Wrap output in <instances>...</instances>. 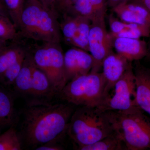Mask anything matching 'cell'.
<instances>
[{"instance_id": "1", "label": "cell", "mask_w": 150, "mask_h": 150, "mask_svg": "<svg viewBox=\"0 0 150 150\" xmlns=\"http://www.w3.org/2000/svg\"><path fill=\"white\" fill-rule=\"evenodd\" d=\"M71 105L37 100L29 103L23 112L21 127L26 144L36 148L64 137L74 111Z\"/></svg>"}, {"instance_id": "2", "label": "cell", "mask_w": 150, "mask_h": 150, "mask_svg": "<svg viewBox=\"0 0 150 150\" xmlns=\"http://www.w3.org/2000/svg\"><path fill=\"white\" fill-rule=\"evenodd\" d=\"M59 15L39 0H25L18 32L22 38L35 41L61 43L62 36Z\"/></svg>"}, {"instance_id": "3", "label": "cell", "mask_w": 150, "mask_h": 150, "mask_svg": "<svg viewBox=\"0 0 150 150\" xmlns=\"http://www.w3.org/2000/svg\"><path fill=\"white\" fill-rule=\"evenodd\" d=\"M115 132L110 111L88 106L74 110L67 131L77 147L91 144Z\"/></svg>"}, {"instance_id": "4", "label": "cell", "mask_w": 150, "mask_h": 150, "mask_svg": "<svg viewBox=\"0 0 150 150\" xmlns=\"http://www.w3.org/2000/svg\"><path fill=\"white\" fill-rule=\"evenodd\" d=\"M113 128L127 150L150 149V119L139 108L110 111Z\"/></svg>"}, {"instance_id": "5", "label": "cell", "mask_w": 150, "mask_h": 150, "mask_svg": "<svg viewBox=\"0 0 150 150\" xmlns=\"http://www.w3.org/2000/svg\"><path fill=\"white\" fill-rule=\"evenodd\" d=\"M105 80L102 72H90L67 83L58 93L70 104L99 107L104 98Z\"/></svg>"}, {"instance_id": "6", "label": "cell", "mask_w": 150, "mask_h": 150, "mask_svg": "<svg viewBox=\"0 0 150 150\" xmlns=\"http://www.w3.org/2000/svg\"><path fill=\"white\" fill-rule=\"evenodd\" d=\"M35 65L48 77L58 94L67 84L64 54L60 43L43 42L31 47Z\"/></svg>"}, {"instance_id": "7", "label": "cell", "mask_w": 150, "mask_h": 150, "mask_svg": "<svg viewBox=\"0 0 150 150\" xmlns=\"http://www.w3.org/2000/svg\"><path fill=\"white\" fill-rule=\"evenodd\" d=\"M104 111H125L139 108L136 102V78L131 65L98 107Z\"/></svg>"}, {"instance_id": "8", "label": "cell", "mask_w": 150, "mask_h": 150, "mask_svg": "<svg viewBox=\"0 0 150 150\" xmlns=\"http://www.w3.org/2000/svg\"><path fill=\"white\" fill-rule=\"evenodd\" d=\"M89 52L93 59L91 72H99L105 57L113 52L112 38L107 32L105 18L91 22L88 38Z\"/></svg>"}, {"instance_id": "9", "label": "cell", "mask_w": 150, "mask_h": 150, "mask_svg": "<svg viewBox=\"0 0 150 150\" xmlns=\"http://www.w3.org/2000/svg\"><path fill=\"white\" fill-rule=\"evenodd\" d=\"M65 74L67 83L73 79L90 72L93 59L88 52L73 47L64 54Z\"/></svg>"}, {"instance_id": "10", "label": "cell", "mask_w": 150, "mask_h": 150, "mask_svg": "<svg viewBox=\"0 0 150 150\" xmlns=\"http://www.w3.org/2000/svg\"><path fill=\"white\" fill-rule=\"evenodd\" d=\"M131 65L132 62L117 53L112 52L105 57L102 65L105 82L103 101Z\"/></svg>"}, {"instance_id": "11", "label": "cell", "mask_w": 150, "mask_h": 150, "mask_svg": "<svg viewBox=\"0 0 150 150\" xmlns=\"http://www.w3.org/2000/svg\"><path fill=\"white\" fill-rule=\"evenodd\" d=\"M112 38L113 48L116 53L129 62L139 61L147 55V44L144 40L123 37Z\"/></svg>"}, {"instance_id": "12", "label": "cell", "mask_w": 150, "mask_h": 150, "mask_svg": "<svg viewBox=\"0 0 150 150\" xmlns=\"http://www.w3.org/2000/svg\"><path fill=\"white\" fill-rule=\"evenodd\" d=\"M108 7L107 0H77L66 14L83 17L92 22L105 18Z\"/></svg>"}, {"instance_id": "13", "label": "cell", "mask_w": 150, "mask_h": 150, "mask_svg": "<svg viewBox=\"0 0 150 150\" xmlns=\"http://www.w3.org/2000/svg\"><path fill=\"white\" fill-rule=\"evenodd\" d=\"M108 19L110 34L112 38L123 37L140 39L141 38L149 37V26L125 22L112 14L108 16Z\"/></svg>"}, {"instance_id": "14", "label": "cell", "mask_w": 150, "mask_h": 150, "mask_svg": "<svg viewBox=\"0 0 150 150\" xmlns=\"http://www.w3.org/2000/svg\"><path fill=\"white\" fill-rule=\"evenodd\" d=\"M134 72L137 105L150 116V69L137 64Z\"/></svg>"}, {"instance_id": "15", "label": "cell", "mask_w": 150, "mask_h": 150, "mask_svg": "<svg viewBox=\"0 0 150 150\" xmlns=\"http://www.w3.org/2000/svg\"><path fill=\"white\" fill-rule=\"evenodd\" d=\"M112 10L122 21L150 27V11L140 5L125 2Z\"/></svg>"}, {"instance_id": "16", "label": "cell", "mask_w": 150, "mask_h": 150, "mask_svg": "<svg viewBox=\"0 0 150 150\" xmlns=\"http://www.w3.org/2000/svg\"><path fill=\"white\" fill-rule=\"evenodd\" d=\"M26 40L20 38L10 41L0 52V77L21 56L28 51L30 46L25 41Z\"/></svg>"}, {"instance_id": "17", "label": "cell", "mask_w": 150, "mask_h": 150, "mask_svg": "<svg viewBox=\"0 0 150 150\" xmlns=\"http://www.w3.org/2000/svg\"><path fill=\"white\" fill-rule=\"evenodd\" d=\"M35 65L30 46L21 70L13 84L16 91L20 94L31 96L33 71Z\"/></svg>"}, {"instance_id": "18", "label": "cell", "mask_w": 150, "mask_h": 150, "mask_svg": "<svg viewBox=\"0 0 150 150\" xmlns=\"http://www.w3.org/2000/svg\"><path fill=\"white\" fill-rule=\"evenodd\" d=\"M56 94L47 76L35 64L33 71L31 96L50 98Z\"/></svg>"}, {"instance_id": "19", "label": "cell", "mask_w": 150, "mask_h": 150, "mask_svg": "<svg viewBox=\"0 0 150 150\" xmlns=\"http://www.w3.org/2000/svg\"><path fill=\"white\" fill-rule=\"evenodd\" d=\"M16 119L12 96L8 92L0 87V129L13 126Z\"/></svg>"}, {"instance_id": "20", "label": "cell", "mask_w": 150, "mask_h": 150, "mask_svg": "<svg viewBox=\"0 0 150 150\" xmlns=\"http://www.w3.org/2000/svg\"><path fill=\"white\" fill-rule=\"evenodd\" d=\"M80 150H126L121 137L115 132L91 144L77 147Z\"/></svg>"}, {"instance_id": "21", "label": "cell", "mask_w": 150, "mask_h": 150, "mask_svg": "<svg viewBox=\"0 0 150 150\" xmlns=\"http://www.w3.org/2000/svg\"><path fill=\"white\" fill-rule=\"evenodd\" d=\"M91 23L89 19L79 16V33L73 47L89 52L88 38Z\"/></svg>"}, {"instance_id": "22", "label": "cell", "mask_w": 150, "mask_h": 150, "mask_svg": "<svg viewBox=\"0 0 150 150\" xmlns=\"http://www.w3.org/2000/svg\"><path fill=\"white\" fill-rule=\"evenodd\" d=\"M21 149V139L13 126L0 134V150Z\"/></svg>"}, {"instance_id": "23", "label": "cell", "mask_w": 150, "mask_h": 150, "mask_svg": "<svg viewBox=\"0 0 150 150\" xmlns=\"http://www.w3.org/2000/svg\"><path fill=\"white\" fill-rule=\"evenodd\" d=\"M21 38L10 18L0 15V39L6 42Z\"/></svg>"}, {"instance_id": "24", "label": "cell", "mask_w": 150, "mask_h": 150, "mask_svg": "<svg viewBox=\"0 0 150 150\" xmlns=\"http://www.w3.org/2000/svg\"><path fill=\"white\" fill-rule=\"evenodd\" d=\"M27 52L24 55L21 56L0 77V83L5 86H10L13 84L21 70Z\"/></svg>"}, {"instance_id": "25", "label": "cell", "mask_w": 150, "mask_h": 150, "mask_svg": "<svg viewBox=\"0 0 150 150\" xmlns=\"http://www.w3.org/2000/svg\"><path fill=\"white\" fill-rule=\"evenodd\" d=\"M9 13L10 18L18 30L21 17L25 0H4Z\"/></svg>"}, {"instance_id": "26", "label": "cell", "mask_w": 150, "mask_h": 150, "mask_svg": "<svg viewBox=\"0 0 150 150\" xmlns=\"http://www.w3.org/2000/svg\"><path fill=\"white\" fill-rule=\"evenodd\" d=\"M76 1L77 0H56L55 9L59 16L67 13Z\"/></svg>"}, {"instance_id": "27", "label": "cell", "mask_w": 150, "mask_h": 150, "mask_svg": "<svg viewBox=\"0 0 150 150\" xmlns=\"http://www.w3.org/2000/svg\"><path fill=\"white\" fill-rule=\"evenodd\" d=\"M57 142H51L46 143L35 148L37 150H62L64 149L60 145H58Z\"/></svg>"}, {"instance_id": "28", "label": "cell", "mask_w": 150, "mask_h": 150, "mask_svg": "<svg viewBox=\"0 0 150 150\" xmlns=\"http://www.w3.org/2000/svg\"><path fill=\"white\" fill-rule=\"evenodd\" d=\"M126 2L138 4L150 11V0H127Z\"/></svg>"}, {"instance_id": "29", "label": "cell", "mask_w": 150, "mask_h": 150, "mask_svg": "<svg viewBox=\"0 0 150 150\" xmlns=\"http://www.w3.org/2000/svg\"><path fill=\"white\" fill-rule=\"evenodd\" d=\"M0 15L11 19L8 10L4 0H0Z\"/></svg>"}, {"instance_id": "30", "label": "cell", "mask_w": 150, "mask_h": 150, "mask_svg": "<svg viewBox=\"0 0 150 150\" xmlns=\"http://www.w3.org/2000/svg\"><path fill=\"white\" fill-rule=\"evenodd\" d=\"M43 5L50 8H55L56 0H39Z\"/></svg>"}, {"instance_id": "31", "label": "cell", "mask_w": 150, "mask_h": 150, "mask_svg": "<svg viewBox=\"0 0 150 150\" xmlns=\"http://www.w3.org/2000/svg\"><path fill=\"white\" fill-rule=\"evenodd\" d=\"M127 1V0H107V1L108 7L112 8L121 3L125 2Z\"/></svg>"}, {"instance_id": "32", "label": "cell", "mask_w": 150, "mask_h": 150, "mask_svg": "<svg viewBox=\"0 0 150 150\" xmlns=\"http://www.w3.org/2000/svg\"><path fill=\"white\" fill-rule=\"evenodd\" d=\"M8 42H6V41L0 39V52L2 51L3 49L5 48L8 43Z\"/></svg>"}, {"instance_id": "33", "label": "cell", "mask_w": 150, "mask_h": 150, "mask_svg": "<svg viewBox=\"0 0 150 150\" xmlns=\"http://www.w3.org/2000/svg\"><path fill=\"white\" fill-rule=\"evenodd\" d=\"M149 38L150 39L149 41V43H148V44H147L148 53L147 56L148 57V58H149L150 60V35Z\"/></svg>"}]
</instances>
